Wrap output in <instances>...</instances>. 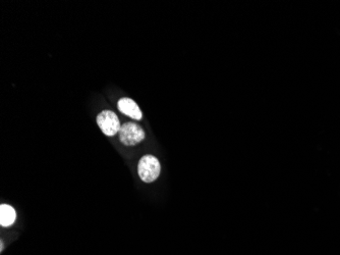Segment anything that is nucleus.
I'll return each instance as SVG.
<instances>
[{
    "mask_svg": "<svg viewBox=\"0 0 340 255\" xmlns=\"http://www.w3.org/2000/svg\"><path fill=\"white\" fill-rule=\"evenodd\" d=\"M117 107L120 112H123L124 114H126L134 120L140 121L143 118V114H142V111H141L139 105L137 104L136 101H134L131 98L125 97V98L119 99L118 103H117Z\"/></svg>",
    "mask_w": 340,
    "mask_h": 255,
    "instance_id": "nucleus-4",
    "label": "nucleus"
},
{
    "mask_svg": "<svg viewBox=\"0 0 340 255\" xmlns=\"http://www.w3.org/2000/svg\"><path fill=\"white\" fill-rule=\"evenodd\" d=\"M97 124L106 136H114L120 131V122L118 117L112 110H103L97 117Z\"/></svg>",
    "mask_w": 340,
    "mask_h": 255,
    "instance_id": "nucleus-3",
    "label": "nucleus"
},
{
    "mask_svg": "<svg viewBox=\"0 0 340 255\" xmlns=\"http://www.w3.org/2000/svg\"><path fill=\"white\" fill-rule=\"evenodd\" d=\"M118 138L124 145L135 146L145 140L146 133L140 125L129 122L122 126L118 133Z\"/></svg>",
    "mask_w": 340,
    "mask_h": 255,
    "instance_id": "nucleus-2",
    "label": "nucleus"
},
{
    "mask_svg": "<svg viewBox=\"0 0 340 255\" xmlns=\"http://www.w3.org/2000/svg\"><path fill=\"white\" fill-rule=\"evenodd\" d=\"M161 173V165L153 155L143 156L138 165V174L141 180L145 183H153Z\"/></svg>",
    "mask_w": 340,
    "mask_h": 255,
    "instance_id": "nucleus-1",
    "label": "nucleus"
},
{
    "mask_svg": "<svg viewBox=\"0 0 340 255\" xmlns=\"http://www.w3.org/2000/svg\"><path fill=\"white\" fill-rule=\"evenodd\" d=\"M16 220V213L14 208L7 204L0 206V225L2 227H10Z\"/></svg>",
    "mask_w": 340,
    "mask_h": 255,
    "instance_id": "nucleus-5",
    "label": "nucleus"
}]
</instances>
